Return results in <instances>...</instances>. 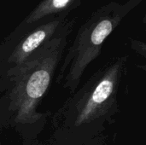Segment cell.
<instances>
[{
	"label": "cell",
	"mask_w": 146,
	"mask_h": 145,
	"mask_svg": "<svg viewBox=\"0 0 146 145\" xmlns=\"http://www.w3.org/2000/svg\"><path fill=\"white\" fill-rule=\"evenodd\" d=\"M143 0L112 1L97 9L80 26L72 44L66 49L56 74V83L74 94L88 67L100 56L108 37Z\"/></svg>",
	"instance_id": "obj_3"
},
{
	"label": "cell",
	"mask_w": 146,
	"mask_h": 145,
	"mask_svg": "<svg viewBox=\"0 0 146 145\" xmlns=\"http://www.w3.org/2000/svg\"><path fill=\"white\" fill-rule=\"evenodd\" d=\"M81 2L82 0H41L12 32H21L47 19L61 15H69L81 4Z\"/></svg>",
	"instance_id": "obj_5"
},
{
	"label": "cell",
	"mask_w": 146,
	"mask_h": 145,
	"mask_svg": "<svg viewBox=\"0 0 146 145\" xmlns=\"http://www.w3.org/2000/svg\"><path fill=\"white\" fill-rule=\"evenodd\" d=\"M76 19H68L61 30L23 64L0 77V131L13 130L21 145L38 140L52 111L39 106L51 87L67 49Z\"/></svg>",
	"instance_id": "obj_1"
},
{
	"label": "cell",
	"mask_w": 146,
	"mask_h": 145,
	"mask_svg": "<svg viewBox=\"0 0 146 145\" xmlns=\"http://www.w3.org/2000/svg\"><path fill=\"white\" fill-rule=\"evenodd\" d=\"M68 15L47 19L21 32H10L0 42V77L23 64L65 25Z\"/></svg>",
	"instance_id": "obj_4"
},
{
	"label": "cell",
	"mask_w": 146,
	"mask_h": 145,
	"mask_svg": "<svg viewBox=\"0 0 146 145\" xmlns=\"http://www.w3.org/2000/svg\"><path fill=\"white\" fill-rule=\"evenodd\" d=\"M132 48L139 54H141L144 57L145 56V44L142 41L136 39H131Z\"/></svg>",
	"instance_id": "obj_7"
},
{
	"label": "cell",
	"mask_w": 146,
	"mask_h": 145,
	"mask_svg": "<svg viewBox=\"0 0 146 145\" xmlns=\"http://www.w3.org/2000/svg\"><path fill=\"white\" fill-rule=\"evenodd\" d=\"M29 145H109L107 143L106 137L104 134L98 136L97 138L84 140V141H72V140H63V139H56L49 137L46 139L36 140Z\"/></svg>",
	"instance_id": "obj_6"
},
{
	"label": "cell",
	"mask_w": 146,
	"mask_h": 145,
	"mask_svg": "<svg viewBox=\"0 0 146 145\" xmlns=\"http://www.w3.org/2000/svg\"><path fill=\"white\" fill-rule=\"evenodd\" d=\"M128 55L114 57L99 68L50 118V138L84 141L104 134L116 121L119 92L127 70Z\"/></svg>",
	"instance_id": "obj_2"
},
{
	"label": "cell",
	"mask_w": 146,
	"mask_h": 145,
	"mask_svg": "<svg viewBox=\"0 0 146 145\" xmlns=\"http://www.w3.org/2000/svg\"><path fill=\"white\" fill-rule=\"evenodd\" d=\"M0 145H1V144H0Z\"/></svg>",
	"instance_id": "obj_8"
}]
</instances>
